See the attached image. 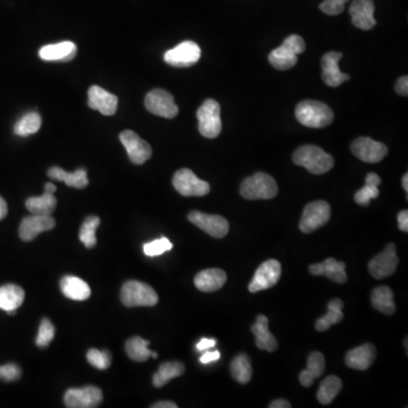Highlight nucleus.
Here are the masks:
<instances>
[{
  "label": "nucleus",
  "mask_w": 408,
  "mask_h": 408,
  "mask_svg": "<svg viewBox=\"0 0 408 408\" xmlns=\"http://www.w3.org/2000/svg\"><path fill=\"white\" fill-rule=\"evenodd\" d=\"M297 121L306 127H327L334 121V112L321 101L305 100L297 105L295 110Z\"/></svg>",
  "instance_id": "nucleus-1"
},
{
  "label": "nucleus",
  "mask_w": 408,
  "mask_h": 408,
  "mask_svg": "<svg viewBox=\"0 0 408 408\" xmlns=\"http://www.w3.org/2000/svg\"><path fill=\"white\" fill-rule=\"evenodd\" d=\"M293 161L295 165L308 169L311 174L322 175L329 172L334 167V158L324 152L317 145H303L294 152Z\"/></svg>",
  "instance_id": "nucleus-2"
},
{
  "label": "nucleus",
  "mask_w": 408,
  "mask_h": 408,
  "mask_svg": "<svg viewBox=\"0 0 408 408\" xmlns=\"http://www.w3.org/2000/svg\"><path fill=\"white\" fill-rule=\"evenodd\" d=\"M305 42L302 37L297 35H290L285 39L281 47L272 50L269 55V62L274 69L286 71L297 64V56L305 51Z\"/></svg>",
  "instance_id": "nucleus-3"
},
{
  "label": "nucleus",
  "mask_w": 408,
  "mask_h": 408,
  "mask_svg": "<svg viewBox=\"0 0 408 408\" xmlns=\"http://www.w3.org/2000/svg\"><path fill=\"white\" fill-rule=\"evenodd\" d=\"M274 178L265 172H256L240 185V195L247 199H270L277 197Z\"/></svg>",
  "instance_id": "nucleus-4"
},
{
  "label": "nucleus",
  "mask_w": 408,
  "mask_h": 408,
  "mask_svg": "<svg viewBox=\"0 0 408 408\" xmlns=\"http://www.w3.org/2000/svg\"><path fill=\"white\" fill-rule=\"evenodd\" d=\"M123 304L127 308L154 306L159 297L156 290L142 281H131L125 283L121 292Z\"/></svg>",
  "instance_id": "nucleus-5"
},
{
  "label": "nucleus",
  "mask_w": 408,
  "mask_h": 408,
  "mask_svg": "<svg viewBox=\"0 0 408 408\" xmlns=\"http://www.w3.org/2000/svg\"><path fill=\"white\" fill-rule=\"evenodd\" d=\"M199 119V131L206 139H215L222 133L220 105L215 100L208 99L203 103L197 112Z\"/></svg>",
  "instance_id": "nucleus-6"
},
{
  "label": "nucleus",
  "mask_w": 408,
  "mask_h": 408,
  "mask_svg": "<svg viewBox=\"0 0 408 408\" xmlns=\"http://www.w3.org/2000/svg\"><path fill=\"white\" fill-rule=\"evenodd\" d=\"M331 208L326 201H314L308 204L303 210L299 222V229L304 234H311L327 224L330 219Z\"/></svg>",
  "instance_id": "nucleus-7"
},
{
  "label": "nucleus",
  "mask_w": 408,
  "mask_h": 408,
  "mask_svg": "<svg viewBox=\"0 0 408 408\" xmlns=\"http://www.w3.org/2000/svg\"><path fill=\"white\" fill-rule=\"evenodd\" d=\"M175 190L183 197H204L209 194V183L202 181L190 169L178 170L172 178Z\"/></svg>",
  "instance_id": "nucleus-8"
},
{
  "label": "nucleus",
  "mask_w": 408,
  "mask_h": 408,
  "mask_svg": "<svg viewBox=\"0 0 408 408\" xmlns=\"http://www.w3.org/2000/svg\"><path fill=\"white\" fill-rule=\"evenodd\" d=\"M144 105L148 112L163 118H175L179 112L172 94L161 89L150 91L144 100Z\"/></svg>",
  "instance_id": "nucleus-9"
},
{
  "label": "nucleus",
  "mask_w": 408,
  "mask_h": 408,
  "mask_svg": "<svg viewBox=\"0 0 408 408\" xmlns=\"http://www.w3.org/2000/svg\"><path fill=\"white\" fill-rule=\"evenodd\" d=\"M281 276V265L277 260L270 259L263 262L256 269L252 281L249 284L251 293H258L261 290H269L277 284Z\"/></svg>",
  "instance_id": "nucleus-10"
},
{
  "label": "nucleus",
  "mask_w": 408,
  "mask_h": 408,
  "mask_svg": "<svg viewBox=\"0 0 408 408\" xmlns=\"http://www.w3.org/2000/svg\"><path fill=\"white\" fill-rule=\"evenodd\" d=\"M398 256L396 253V245L390 243L387 245L386 249L374 256L373 259L369 263V272L375 279H384L390 277L395 274L398 265Z\"/></svg>",
  "instance_id": "nucleus-11"
},
{
  "label": "nucleus",
  "mask_w": 408,
  "mask_h": 408,
  "mask_svg": "<svg viewBox=\"0 0 408 408\" xmlns=\"http://www.w3.org/2000/svg\"><path fill=\"white\" fill-rule=\"evenodd\" d=\"M201 49L193 41H184L165 53V62L174 67H190L199 62Z\"/></svg>",
  "instance_id": "nucleus-12"
},
{
  "label": "nucleus",
  "mask_w": 408,
  "mask_h": 408,
  "mask_svg": "<svg viewBox=\"0 0 408 408\" xmlns=\"http://www.w3.org/2000/svg\"><path fill=\"white\" fill-rule=\"evenodd\" d=\"M119 140L127 151L130 160L135 165H143L152 156L150 144L131 130L123 131L119 135Z\"/></svg>",
  "instance_id": "nucleus-13"
},
{
  "label": "nucleus",
  "mask_w": 408,
  "mask_h": 408,
  "mask_svg": "<svg viewBox=\"0 0 408 408\" xmlns=\"http://www.w3.org/2000/svg\"><path fill=\"white\" fill-rule=\"evenodd\" d=\"M103 391L94 386L82 389H69L64 396V402L69 408H94L103 402Z\"/></svg>",
  "instance_id": "nucleus-14"
},
{
  "label": "nucleus",
  "mask_w": 408,
  "mask_h": 408,
  "mask_svg": "<svg viewBox=\"0 0 408 408\" xmlns=\"http://www.w3.org/2000/svg\"><path fill=\"white\" fill-rule=\"evenodd\" d=\"M188 220L215 238H224L229 231V222L222 215H206L203 212L192 211L188 215Z\"/></svg>",
  "instance_id": "nucleus-15"
},
{
  "label": "nucleus",
  "mask_w": 408,
  "mask_h": 408,
  "mask_svg": "<svg viewBox=\"0 0 408 408\" xmlns=\"http://www.w3.org/2000/svg\"><path fill=\"white\" fill-rule=\"evenodd\" d=\"M353 154L362 161L368 163H377L388 154L386 144L372 140L370 137H359L352 143Z\"/></svg>",
  "instance_id": "nucleus-16"
},
{
  "label": "nucleus",
  "mask_w": 408,
  "mask_h": 408,
  "mask_svg": "<svg viewBox=\"0 0 408 408\" xmlns=\"http://www.w3.org/2000/svg\"><path fill=\"white\" fill-rule=\"evenodd\" d=\"M56 222L51 215H32L25 217L19 226V237L24 242H31L44 231H51Z\"/></svg>",
  "instance_id": "nucleus-17"
},
{
  "label": "nucleus",
  "mask_w": 408,
  "mask_h": 408,
  "mask_svg": "<svg viewBox=\"0 0 408 408\" xmlns=\"http://www.w3.org/2000/svg\"><path fill=\"white\" fill-rule=\"evenodd\" d=\"M87 105L91 109L98 110L105 116L115 115L118 107V98L98 85H92L87 92Z\"/></svg>",
  "instance_id": "nucleus-18"
},
{
  "label": "nucleus",
  "mask_w": 408,
  "mask_h": 408,
  "mask_svg": "<svg viewBox=\"0 0 408 408\" xmlns=\"http://www.w3.org/2000/svg\"><path fill=\"white\" fill-rule=\"evenodd\" d=\"M343 53L330 51L322 57V80L328 87H337L343 85L344 82L348 81L349 75L340 72L339 60H342Z\"/></svg>",
  "instance_id": "nucleus-19"
},
{
  "label": "nucleus",
  "mask_w": 408,
  "mask_h": 408,
  "mask_svg": "<svg viewBox=\"0 0 408 408\" xmlns=\"http://www.w3.org/2000/svg\"><path fill=\"white\" fill-rule=\"evenodd\" d=\"M374 10L375 6L373 0H353L352 5L349 7L353 24L364 31L371 30L377 24V21L374 19Z\"/></svg>",
  "instance_id": "nucleus-20"
},
{
  "label": "nucleus",
  "mask_w": 408,
  "mask_h": 408,
  "mask_svg": "<svg viewBox=\"0 0 408 408\" xmlns=\"http://www.w3.org/2000/svg\"><path fill=\"white\" fill-rule=\"evenodd\" d=\"M78 47L72 41H62L60 44H48L41 48L39 56L46 62H67L74 60Z\"/></svg>",
  "instance_id": "nucleus-21"
},
{
  "label": "nucleus",
  "mask_w": 408,
  "mask_h": 408,
  "mask_svg": "<svg viewBox=\"0 0 408 408\" xmlns=\"http://www.w3.org/2000/svg\"><path fill=\"white\" fill-rule=\"evenodd\" d=\"M310 272L314 276H324L337 284H345L347 281L346 265L334 258H328L322 263L310 265Z\"/></svg>",
  "instance_id": "nucleus-22"
},
{
  "label": "nucleus",
  "mask_w": 408,
  "mask_h": 408,
  "mask_svg": "<svg viewBox=\"0 0 408 408\" xmlns=\"http://www.w3.org/2000/svg\"><path fill=\"white\" fill-rule=\"evenodd\" d=\"M377 356V349L371 344H364L362 346L349 351L345 357V362L348 368L359 371L368 370Z\"/></svg>",
  "instance_id": "nucleus-23"
},
{
  "label": "nucleus",
  "mask_w": 408,
  "mask_h": 408,
  "mask_svg": "<svg viewBox=\"0 0 408 408\" xmlns=\"http://www.w3.org/2000/svg\"><path fill=\"white\" fill-rule=\"evenodd\" d=\"M227 281V274L218 268L206 269L194 278V284L197 290L204 293H212L222 288Z\"/></svg>",
  "instance_id": "nucleus-24"
},
{
  "label": "nucleus",
  "mask_w": 408,
  "mask_h": 408,
  "mask_svg": "<svg viewBox=\"0 0 408 408\" xmlns=\"http://www.w3.org/2000/svg\"><path fill=\"white\" fill-rule=\"evenodd\" d=\"M253 335L256 336V347L267 352H274L278 348L277 339L269 330V320L265 315L260 314L252 326Z\"/></svg>",
  "instance_id": "nucleus-25"
},
{
  "label": "nucleus",
  "mask_w": 408,
  "mask_h": 408,
  "mask_svg": "<svg viewBox=\"0 0 408 408\" xmlns=\"http://www.w3.org/2000/svg\"><path fill=\"white\" fill-rule=\"evenodd\" d=\"M25 293L23 288L14 284L0 287V309L8 314H14L24 302Z\"/></svg>",
  "instance_id": "nucleus-26"
},
{
  "label": "nucleus",
  "mask_w": 408,
  "mask_h": 408,
  "mask_svg": "<svg viewBox=\"0 0 408 408\" xmlns=\"http://www.w3.org/2000/svg\"><path fill=\"white\" fill-rule=\"evenodd\" d=\"M60 290L67 299L73 301H85L91 295L89 285L75 276H65L60 281Z\"/></svg>",
  "instance_id": "nucleus-27"
},
{
  "label": "nucleus",
  "mask_w": 408,
  "mask_h": 408,
  "mask_svg": "<svg viewBox=\"0 0 408 408\" xmlns=\"http://www.w3.org/2000/svg\"><path fill=\"white\" fill-rule=\"evenodd\" d=\"M326 371L324 356L320 352H313L308 359L305 370L299 373V381L302 386L309 388L314 382L315 379L321 377Z\"/></svg>",
  "instance_id": "nucleus-28"
},
{
  "label": "nucleus",
  "mask_w": 408,
  "mask_h": 408,
  "mask_svg": "<svg viewBox=\"0 0 408 408\" xmlns=\"http://www.w3.org/2000/svg\"><path fill=\"white\" fill-rule=\"evenodd\" d=\"M47 174L51 179L64 181L67 186L74 188H85L89 185L87 170L85 168L78 169L74 172H67L60 167H51Z\"/></svg>",
  "instance_id": "nucleus-29"
},
{
  "label": "nucleus",
  "mask_w": 408,
  "mask_h": 408,
  "mask_svg": "<svg viewBox=\"0 0 408 408\" xmlns=\"http://www.w3.org/2000/svg\"><path fill=\"white\" fill-rule=\"evenodd\" d=\"M372 306L384 314L391 315L396 312L393 302V292L390 287L380 286L374 288L371 294Z\"/></svg>",
  "instance_id": "nucleus-30"
},
{
  "label": "nucleus",
  "mask_w": 408,
  "mask_h": 408,
  "mask_svg": "<svg viewBox=\"0 0 408 408\" xmlns=\"http://www.w3.org/2000/svg\"><path fill=\"white\" fill-rule=\"evenodd\" d=\"M26 209L33 215H51L57 206V199L51 192L44 190L41 197H30L25 202Z\"/></svg>",
  "instance_id": "nucleus-31"
},
{
  "label": "nucleus",
  "mask_w": 408,
  "mask_h": 408,
  "mask_svg": "<svg viewBox=\"0 0 408 408\" xmlns=\"http://www.w3.org/2000/svg\"><path fill=\"white\" fill-rule=\"evenodd\" d=\"M185 372V366L181 362H166L159 366V370L152 378L153 386L161 388L175 378L181 377Z\"/></svg>",
  "instance_id": "nucleus-32"
},
{
  "label": "nucleus",
  "mask_w": 408,
  "mask_h": 408,
  "mask_svg": "<svg viewBox=\"0 0 408 408\" xmlns=\"http://www.w3.org/2000/svg\"><path fill=\"white\" fill-rule=\"evenodd\" d=\"M344 302L342 299H335L328 304V312L322 318L315 322V329L318 331H326L334 326L339 323L344 319Z\"/></svg>",
  "instance_id": "nucleus-33"
},
{
  "label": "nucleus",
  "mask_w": 408,
  "mask_h": 408,
  "mask_svg": "<svg viewBox=\"0 0 408 408\" xmlns=\"http://www.w3.org/2000/svg\"><path fill=\"white\" fill-rule=\"evenodd\" d=\"M381 178L375 172H370L365 178V185L355 194V202L360 206H368L370 201L379 197V188Z\"/></svg>",
  "instance_id": "nucleus-34"
},
{
  "label": "nucleus",
  "mask_w": 408,
  "mask_h": 408,
  "mask_svg": "<svg viewBox=\"0 0 408 408\" xmlns=\"http://www.w3.org/2000/svg\"><path fill=\"white\" fill-rule=\"evenodd\" d=\"M343 389V382L337 375H329L322 381L319 387L317 398L322 405H329L334 402L337 395Z\"/></svg>",
  "instance_id": "nucleus-35"
},
{
  "label": "nucleus",
  "mask_w": 408,
  "mask_h": 408,
  "mask_svg": "<svg viewBox=\"0 0 408 408\" xmlns=\"http://www.w3.org/2000/svg\"><path fill=\"white\" fill-rule=\"evenodd\" d=\"M231 377L242 384H249L252 379V365L247 354H238L231 364Z\"/></svg>",
  "instance_id": "nucleus-36"
},
{
  "label": "nucleus",
  "mask_w": 408,
  "mask_h": 408,
  "mask_svg": "<svg viewBox=\"0 0 408 408\" xmlns=\"http://www.w3.org/2000/svg\"><path fill=\"white\" fill-rule=\"evenodd\" d=\"M149 340L141 337H133L126 343V353L128 357L135 362H145L152 355V351L149 349Z\"/></svg>",
  "instance_id": "nucleus-37"
},
{
  "label": "nucleus",
  "mask_w": 408,
  "mask_h": 408,
  "mask_svg": "<svg viewBox=\"0 0 408 408\" xmlns=\"http://www.w3.org/2000/svg\"><path fill=\"white\" fill-rule=\"evenodd\" d=\"M41 116L37 112H28L23 116L14 126V133L19 136H28L35 134L41 127Z\"/></svg>",
  "instance_id": "nucleus-38"
},
{
  "label": "nucleus",
  "mask_w": 408,
  "mask_h": 408,
  "mask_svg": "<svg viewBox=\"0 0 408 408\" xmlns=\"http://www.w3.org/2000/svg\"><path fill=\"white\" fill-rule=\"evenodd\" d=\"M100 224L99 217L91 215L85 219L82 224L80 229V240L85 244L87 249H94L97 245V237H96V231Z\"/></svg>",
  "instance_id": "nucleus-39"
},
{
  "label": "nucleus",
  "mask_w": 408,
  "mask_h": 408,
  "mask_svg": "<svg viewBox=\"0 0 408 408\" xmlns=\"http://www.w3.org/2000/svg\"><path fill=\"white\" fill-rule=\"evenodd\" d=\"M87 359L92 366L99 370H106L112 364V354L108 351L100 352L96 348L90 349L87 352Z\"/></svg>",
  "instance_id": "nucleus-40"
},
{
  "label": "nucleus",
  "mask_w": 408,
  "mask_h": 408,
  "mask_svg": "<svg viewBox=\"0 0 408 408\" xmlns=\"http://www.w3.org/2000/svg\"><path fill=\"white\" fill-rule=\"evenodd\" d=\"M53 337H55V327L50 322L49 319H44L41 321L37 340H35L37 346L40 347V348L49 346L50 343L53 342Z\"/></svg>",
  "instance_id": "nucleus-41"
},
{
  "label": "nucleus",
  "mask_w": 408,
  "mask_h": 408,
  "mask_svg": "<svg viewBox=\"0 0 408 408\" xmlns=\"http://www.w3.org/2000/svg\"><path fill=\"white\" fill-rule=\"evenodd\" d=\"M172 249V244L170 240L166 237H162L160 240H152L150 243L144 244V254L148 256H161L165 252H168Z\"/></svg>",
  "instance_id": "nucleus-42"
},
{
  "label": "nucleus",
  "mask_w": 408,
  "mask_h": 408,
  "mask_svg": "<svg viewBox=\"0 0 408 408\" xmlns=\"http://www.w3.org/2000/svg\"><path fill=\"white\" fill-rule=\"evenodd\" d=\"M347 3L348 0H324L323 3H320V10L327 15H339L345 10Z\"/></svg>",
  "instance_id": "nucleus-43"
},
{
  "label": "nucleus",
  "mask_w": 408,
  "mask_h": 408,
  "mask_svg": "<svg viewBox=\"0 0 408 408\" xmlns=\"http://www.w3.org/2000/svg\"><path fill=\"white\" fill-rule=\"evenodd\" d=\"M22 375V371L19 365L10 363V364L1 365L0 366V380L5 382H12L19 380Z\"/></svg>",
  "instance_id": "nucleus-44"
},
{
  "label": "nucleus",
  "mask_w": 408,
  "mask_h": 408,
  "mask_svg": "<svg viewBox=\"0 0 408 408\" xmlns=\"http://www.w3.org/2000/svg\"><path fill=\"white\" fill-rule=\"evenodd\" d=\"M396 92L399 96H404L407 97L408 94V78L407 76H402L397 81Z\"/></svg>",
  "instance_id": "nucleus-45"
},
{
  "label": "nucleus",
  "mask_w": 408,
  "mask_h": 408,
  "mask_svg": "<svg viewBox=\"0 0 408 408\" xmlns=\"http://www.w3.org/2000/svg\"><path fill=\"white\" fill-rule=\"evenodd\" d=\"M220 359V353L218 351H213V352H206L201 356V363L203 364H209L211 362L218 361Z\"/></svg>",
  "instance_id": "nucleus-46"
},
{
  "label": "nucleus",
  "mask_w": 408,
  "mask_h": 408,
  "mask_svg": "<svg viewBox=\"0 0 408 408\" xmlns=\"http://www.w3.org/2000/svg\"><path fill=\"white\" fill-rule=\"evenodd\" d=\"M398 227L400 231L404 233L408 231V211L407 210H402L399 212L398 215Z\"/></svg>",
  "instance_id": "nucleus-47"
},
{
  "label": "nucleus",
  "mask_w": 408,
  "mask_h": 408,
  "mask_svg": "<svg viewBox=\"0 0 408 408\" xmlns=\"http://www.w3.org/2000/svg\"><path fill=\"white\" fill-rule=\"evenodd\" d=\"M215 339H208V338H203V339L199 340V343L197 345V351L199 352H202V351H206V349L211 348V347L215 346Z\"/></svg>",
  "instance_id": "nucleus-48"
},
{
  "label": "nucleus",
  "mask_w": 408,
  "mask_h": 408,
  "mask_svg": "<svg viewBox=\"0 0 408 408\" xmlns=\"http://www.w3.org/2000/svg\"><path fill=\"white\" fill-rule=\"evenodd\" d=\"M270 408H290L292 405H290V402L286 399H277V400H274V402L269 405Z\"/></svg>",
  "instance_id": "nucleus-49"
},
{
  "label": "nucleus",
  "mask_w": 408,
  "mask_h": 408,
  "mask_svg": "<svg viewBox=\"0 0 408 408\" xmlns=\"http://www.w3.org/2000/svg\"><path fill=\"white\" fill-rule=\"evenodd\" d=\"M7 213H8V208H7L6 201L0 197V220H3Z\"/></svg>",
  "instance_id": "nucleus-50"
},
{
  "label": "nucleus",
  "mask_w": 408,
  "mask_h": 408,
  "mask_svg": "<svg viewBox=\"0 0 408 408\" xmlns=\"http://www.w3.org/2000/svg\"><path fill=\"white\" fill-rule=\"evenodd\" d=\"M152 408H177V404L172 402H159L151 406Z\"/></svg>",
  "instance_id": "nucleus-51"
},
{
  "label": "nucleus",
  "mask_w": 408,
  "mask_h": 408,
  "mask_svg": "<svg viewBox=\"0 0 408 408\" xmlns=\"http://www.w3.org/2000/svg\"><path fill=\"white\" fill-rule=\"evenodd\" d=\"M44 190L51 192V193H55L57 190V187L53 183H47V184L44 185Z\"/></svg>",
  "instance_id": "nucleus-52"
},
{
  "label": "nucleus",
  "mask_w": 408,
  "mask_h": 408,
  "mask_svg": "<svg viewBox=\"0 0 408 408\" xmlns=\"http://www.w3.org/2000/svg\"><path fill=\"white\" fill-rule=\"evenodd\" d=\"M402 187H404V190L405 192H408V175H404V177H402Z\"/></svg>",
  "instance_id": "nucleus-53"
},
{
  "label": "nucleus",
  "mask_w": 408,
  "mask_h": 408,
  "mask_svg": "<svg viewBox=\"0 0 408 408\" xmlns=\"http://www.w3.org/2000/svg\"><path fill=\"white\" fill-rule=\"evenodd\" d=\"M152 356L153 359H157V357H158V354H157V353H153L152 352Z\"/></svg>",
  "instance_id": "nucleus-54"
}]
</instances>
